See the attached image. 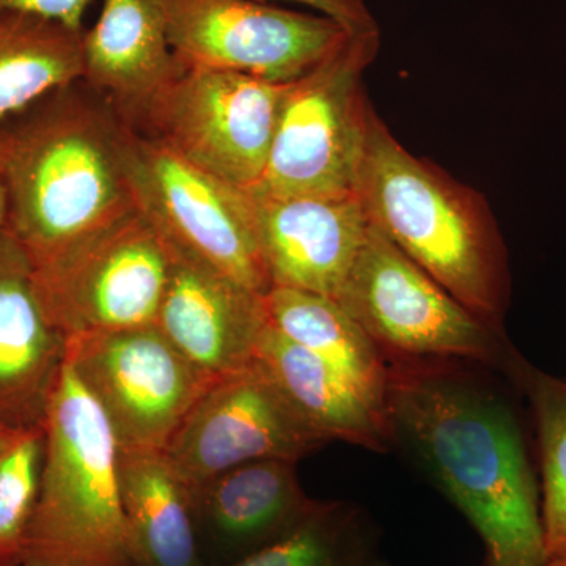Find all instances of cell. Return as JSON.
<instances>
[{"mask_svg": "<svg viewBox=\"0 0 566 566\" xmlns=\"http://www.w3.org/2000/svg\"><path fill=\"white\" fill-rule=\"evenodd\" d=\"M296 461H249L191 488L197 538L208 566H227L273 545L311 515Z\"/></svg>", "mask_w": 566, "mask_h": 566, "instance_id": "9a60e30c", "label": "cell"}, {"mask_svg": "<svg viewBox=\"0 0 566 566\" xmlns=\"http://www.w3.org/2000/svg\"><path fill=\"white\" fill-rule=\"evenodd\" d=\"M48 318L66 338L156 326L170 273V249L136 208L33 270Z\"/></svg>", "mask_w": 566, "mask_h": 566, "instance_id": "9c48e42d", "label": "cell"}, {"mask_svg": "<svg viewBox=\"0 0 566 566\" xmlns=\"http://www.w3.org/2000/svg\"><path fill=\"white\" fill-rule=\"evenodd\" d=\"M11 433H13V431L0 430V449L6 444L7 439L10 438Z\"/></svg>", "mask_w": 566, "mask_h": 566, "instance_id": "83f0119b", "label": "cell"}, {"mask_svg": "<svg viewBox=\"0 0 566 566\" xmlns=\"http://www.w3.org/2000/svg\"><path fill=\"white\" fill-rule=\"evenodd\" d=\"M167 245L170 273L156 327L208 378L253 363L268 327L264 296Z\"/></svg>", "mask_w": 566, "mask_h": 566, "instance_id": "5bb4252c", "label": "cell"}, {"mask_svg": "<svg viewBox=\"0 0 566 566\" xmlns=\"http://www.w3.org/2000/svg\"><path fill=\"white\" fill-rule=\"evenodd\" d=\"M260 360L214 379L166 447L191 490L249 461H296L326 446Z\"/></svg>", "mask_w": 566, "mask_h": 566, "instance_id": "7c38bea8", "label": "cell"}, {"mask_svg": "<svg viewBox=\"0 0 566 566\" xmlns=\"http://www.w3.org/2000/svg\"><path fill=\"white\" fill-rule=\"evenodd\" d=\"M91 3L92 0H0V13L36 14L84 31V17Z\"/></svg>", "mask_w": 566, "mask_h": 566, "instance_id": "484cf974", "label": "cell"}, {"mask_svg": "<svg viewBox=\"0 0 566 566\" xmlns=\"http://www.w3.org/2000/svg\"><path fill=\"white\" fill-rule=\"evenodd\" d=\"M334 301L386 360H471L505 376L520 392L534 367L506 333L472 314L371 222Z\"/></svg>", "mask_w": 566, "mask_h": 566, "instance_id": "5b68a950", "label": "cell"}, {"mask_svg": "<svg viewBox=\"0 0 566 566\" xmlns=\"http://www.w3.org/2000/svg\"><path fill=\"white\" fill-rule=\"evenodd\" d=\"M357 193L368 219L472 314L505 333L509 253L482 193L417 158L375 109Z\"/></svg>", "mask_w": 566, "mask_h": 566, "instance_id": "3957f363", "label": "cell"}, {"mask_svg": "<svg viewBox=\"0 0 566 566\" xmlns=\"http://www.w3.org/2000/svg\"><path fill=\"white\" fill-rule=\"evenodd\" d=\"M118 483L134 566H208L191 491L164 450L118 449Z\"/></svg>", "mask_w": 566, "mask_h": 566, "instance_id": "d6986e66", "label": "cell"}, {"mask_svg": "<svg viewBox=\"0 0 566 566\" xmlns=\"http://www.w3.org/2000/svg\"><path fill=\"white\" fill-rule=\"evenodd\" d=\"M82 33L36 14L0 13V122L82 81Z\"/></svg>", "mask_w": 566, "mask_h": 566, "instance_id": "44dd1931", "label": "cell"}, {"mask_svg": "<svg viewBox=\"0 0 566 566\" xmlns=\"http://www.w3.org/2000/svg\"><path fill=\"white\" fill-rule=\"evenodd\" d=\"M66 337L36 294L31 260L0 233V430L43 427L65 364Z\"/></svg>", "mask_w": 566, "mask_h": 566, "instance_id": "2e32d148", "label": "cell"}, {"mask_svg": "<svg viewBox=\"0 0 566 566\" xmlns=\"http://www.w3.org/2000/svg\"><path fill=\"white\" fill-rule=\"evenodd\" d=\"M248 196L273 289L301 290L334 300L370 227L359 193Z\"/></svg>", "mask_w": 566, "mask_h": 566, "instance_id": "4fadbf2b", "label": "cell"}, {"mask_svg": "<svg viewBox=\"0 0 566 566\" xmlns=\"http://www.w3.org/2000/svg\"><path fill=\"white\" fill-rule=\"evenodd\" d=\"M125 161L137 208L167 244L260 296L273 289L248 192L211 177L129 125Z\"/></svg>", "mask_w": 566, "mask_h": 566, "instance_id": "ba28073f", "label": "cell"}, {"mask_svg": "<svg viewBox=\"0 0 566 566\" xmlns=\"http://www.w3.org/2000/svg\"><path fill=\"white\" fill-rule=\"evenodd\" d=\"M44 438L21 566H134L117 439L66 360L48 405Z\"/></svg>", "mask_w": 566, "mask_h": 566, "instance_id": "277c9868", "label": "cell"}, {"mask_svg": "<svg viewBox=\"0 0 566 566\" xmlns=\"http://www.w3.org/2000/svg\"><path fill=\"white\" fill-rule=\"evenodd\" d=\"M227 566H381L378 536L359 506L318 501L289 535Z\"/></svg>", "mask_w": 566, "mask_h": 566, "instance_id": "7402d4cb", "label": "cell"}, {"mask_svg": "<svg viewBox=\"0 0 566 566\" xmlns=\"http://www.w3.org/2000/svg\"><path fill=\"white\" fill-rule=\"evenodd\" d=\"M381 48V31L349 33L318 66L290 82L262 181L270 197L357 192L370 112L365 70Z\"/></svg>", "mask_w": 566, "mask_h": 566, "instance_id": "8992f818", "label": "cell"}, {"mask_svg": "<svg viewBox=\"0 0 566 566\" xmlns=\"http://www.w3.org/2000/svg\"><path fill=\"white\" fill-rule=\"evenodd\" d=\"M289 84L185 65L128 125L211 177L252 191L266 169Z\"/></svg>", "mask_w": 566, "mask_h": 566, "instance_id": "52a82bcc", "label": "cell"}, {"mask_svg": "<svg viewBox=\"0 0 566 566\" xmlns=\"http://www.w3.org/2000/svg\"><path fill=\"white\" fill-rule=\"evenodd\" d=\"M260 2H285L305 7L337 21L352 33L379 31L378 21L368 9L367 0H260Z\"/></svg>", "mask_w": 566, "mask_h": 566, "instance_id": "d4e9b609", "label": "cell"}, {"mask_svg": "<svg viewBox=\"0 0 566 566\" xmlns=\"http://www.w3.org/2000/svg\"><path fill=\"white\" fill-rule=\"evenodd\" d=\"M185 65L289 84L318 66L349 33L319 13L260 0H155Z\"/></svg>", "mask_w": 566, "mask_h": 566, "instance_id": "8fae6325", "label": "cell"}, {"mask_svg": "<svg viewBox=\"0 0 566 566\" xmlns=\"http://www.w3.org/2000/svg\"><path fill=\"white\" fill-rule=\"evenodd\" d=\"M505 382L471 360H387V439L475 528L483 566H545L538 480Z\"/></svg>", "mask_w": 566, "mask_h": 566, "instance_id": "6da1fadb", "label": "cell"}, {"mask_svg": "<svg viewBox=\"0 0 566 566\" xmlns=\"http://www.w3.org/2000/svg\"><path fill=\"white\" fill-rule=\"evenodd\" d=\"M44 447L43 424L13 431L0 449V566H21L40 493Z\"/></svg>", "mask_w": 566, "mask_h": 566, "instance_id": "cb8c5ba5", "label": "cell"}, {"mask_svg": "<svg viewBox=\"0 0 566 566\" xmlns=\"http://www.w3.org/2000/svg\"><path fill=\"white\" fill-rule=\"evenodd\" d=\"M545 566H566V557L556 558V560L546 562Z\"/></svg>", "mask_w": 566, "mask_h": 566, "instance_id": "f1b7e54d", "label": "cell"}, {"mask_svg": "<svg viewBox=\"0 0 566 566\" xmlns=\"http://www.w3.org/2000/svg\"><path fill=\"white\" fill-rule=\"evenodd\" d=\"M82 84L126 123L185 66L155 0H103L98 20L82 33Z\"/></svg>", "mask_w": 566, "mask_h": 566, "instance_id": "e0dca14e", "label": "cell"}, {"mask_svg": "<svg viewBox=\"0 0 566 566\" xmlns=\"http://www.w3.org/2000/svg\"><path fill=\"white\" fill-rule=\"evenodd\" d=\"M9 223V199H7L6 181H3L2 167H0V233Z\"/></svg>", "mask_w": 566, "mask_h": 566, "instance_id": "4316f807", "label": "cell"}, {"mask_svg": "<svg viewBox=\"0 0 566 566\" xmlns=\"http://www.w3.org/2000/svg\"><path fill=\"white\" fill-rule=\"evenodd\" d=\"M523 394L535 420L546 562L556 560L566 557V379L534 367Z\"/></svg>", "mask_w": 566, "mask_h": 566, "instance_id": "603a6c76", "label": "cell"}, {"mask_svg": "<svg viewBox=\"0 0 566 566\" xmlns=\"http://www.w3.org/2000/svg\"><path fill=\"white\" fill-rule=\"evenodd\" d=\"M256 360L327 444L340 441L389 452L385 411L329 364L270 323L260 338Z\"/></svg>", "mask_w": 566, "mask_h": 566, "instance_id": "ac0fdd59", "label": "cell"}, {"mask_svg": "<svg viewBox=\"0 0 566 566\" xmlns=\"http://www.w3.org/2000/svg\"><path fill=\"white\" fill-rule=\"evenodd\" d=\"M65 360L102 408L118 449L166 450L214 381L156 326L73 335Z\"/></svg>", "mask_w": 566, "mask_h": 566, "instance_id": "30bf717a", "label": "cell"}, {"mask_svg": "<svg viewBox=\"0 0 566 566\" xmlns=\"http://www.w3.org/2000/svg\"><path fill=\"white\" fill-rule=\"evenodd\" d=\"M77 84L0 133L7 229L33 270L137 208L126 172L128 123Z\"/></svg>", "mask_w": 566, "mask_h": 566, "instance_id": "7a4b0ae2", "label": "cell"}, {"mask_svg": "<svg viewBox=\"0 0 566 566\" xmlns=\"http://www.w3.org/2000/svg\"><path fill=\"white\" fill-rule=\"evenodd\" d=\"M268 323L329 364L385 411L387 360L381 349L331 297L271 289L263 297Z\"/></svg>", "mask_w": 566, "mask_h": 566, "instance_id": "ffe728a7", "label": "cell"}]
</instances>
